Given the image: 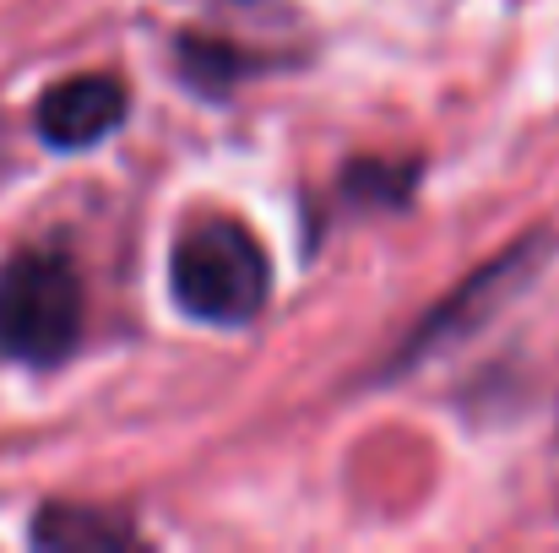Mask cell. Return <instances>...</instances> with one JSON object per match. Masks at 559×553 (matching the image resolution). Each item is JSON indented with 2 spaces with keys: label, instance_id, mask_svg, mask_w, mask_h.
<instances>
[{
  "label": "cell",
  "instance_id": "obj_5",
  "mask_svg": "<svg viewBox=\"0 0 559 553\" xmlns=\"http://www.w3.org/2000/svg\"><path fill=\"white\" fill-rule=\"evenodd\" d=\"M33 543L38 549H136L142 538L109 516V510H87V505H44L33 521Z\"/></svg>",
  "mask_w": 559,
  "mask_h": 553
},
{
  "label": "cell",
  "instance_id": "obj_6",
  "mask_svg": "<svg viewBox=\"0 0 559 553\" xmlns=\"http://www.w3.org/2000/svg\"><path fill=\"white\" fill-rule=\"evenodd\" d=\"M245 55H234V49H223V44H206V38H186L180 44V71H186L190 87H206V93H217V87H228V82H239L245 76Z\"/></svg>",
  "mask_w": 559,
  "mask_h": 553
},
{
  "label": "cell",
  "instance_id": "obj_2",
  "mask_svg": "<svg viewBox=\"0 0 559 553\" xmlns=\"http://www.w3.org/2000/svg\"><path fill=\"white\" fill-rule=\"evenodd\" d=\"M82 342V277L60 250H16L0 261V359L60 369Z\"/></svg>",
  "mask_w": 559,
  "mask_h": 553
},
{
  "label": "cell",
  "instance_id": "obj_3",
  "mask_svg": "<svg viewBox=\"0 0 559 553\" xmlns=\"http://www.w3.org/2000/svg\"><path fill=\"white\" fill-rule=\"evenodd\" d=\"M126 109H131V93L120 76H104V71L66 76V82L44 87V98L33 109V131L55 153H87L126 125Z\"/></svg>",
  "mask_w": 559,
  "mask_h": 553
},
{
  "label": "cell",
  "instance_id": "obj_4",
  "mask_svg": "<svg viewBox=\"0 0 559 553\" xmlns=\"http://www.w3.org/2000/svg\"><path fill=\"white\" fill-rule=\"evenodd\" d=\"M533 261H538V244H511L500 261H489L467 288H456V293H451V299H445V304L413 332V342H407L402 359H407V364H413V359H429L435 348H445V342H456L462 332H473L500 299H511V288L527 277Z\"/></svg>",
  "mask_w": 559,
  "mask_h": 553
},
{
  "label": "cell",
  "instance_id": "obj_1",
  "mask_svg": "<svg viewBox=\"0 0 559 553\" xmlns=\"http://www.w3.org/2000/svg\"><path fill=\"white\" fill-rule=\"evenodd\" d=\"M169 288L190 321L217 326V332H239L272 299V255L239 217L206 212L175 239Z\"/></svg>",
  "mask_w": 559,
  "mask_h": 553
}]
</instances>
